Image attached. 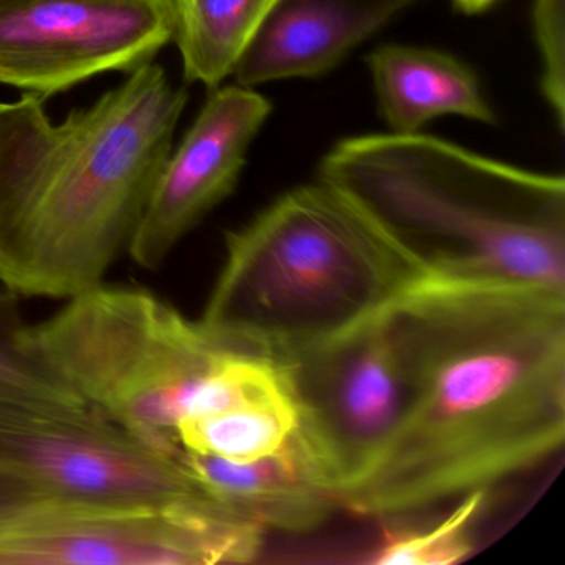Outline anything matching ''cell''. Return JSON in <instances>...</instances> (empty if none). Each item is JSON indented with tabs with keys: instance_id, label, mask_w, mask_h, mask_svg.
I'll use <instances>...</instances> for the list:
<instances>
[{
	"instance_id": "1",
	"label": "cell",
	"mask_w": 565,
	"mask_h": 565,
	"mask_svg": "<svg viewBox=\"0 0 565 565\" xmlns=\"http://www.w3.org/2000/svg\"><path fill=\"white\" fill-rule=\"evenodd\" d=\"M405 416L375 471L339 499L406 518L529 471L565 438V292L423 277L393 303Z\"/></svg>"
},
{
	"instance_id": "2",
	"label": "cell",
	"mask_w": 565,
	"mask_h": 565,
	"mask_svg": "<svg viewBox=\"0 0 565 565\" xmlns=\"http://www.w3.org/2000/svg\"><path fill=\"white\" fill-rule=\"evenodd\" d=\"M186 104V88L153 62L62 124L41 95L0 104V284L62 299L104 284Z\"/></svg>"
},
{
	"instance_id": "3",
	"label": "cell",
	"mask_w": 565,
	"mask_h": 565,
	"mask_svg": "<svg viewBox=\"0 0 565 565\" xmlns=\"http://www.w3.org/2000/svg\"><path fill=\"white\" fill-rule=\"evenodd\" d=\"M317 180L372 220L425 276L565 292V181L423 134L339 141Z\"/></svg>"
},
{
	"instance_id": "4",
	"label": "cell",
	"mask_w": 565,
	"mask_h": 565,
	"mask_svg": "<svg viewBox=\"0 0 565 565\" xmlns=\"http://www.w3.org/2000/svg\"><path fill=\"white\" fill-rule=\"evenodd\" d=\"M224 246L198 323L226 349L270 359L350 329L426 277L320 180L277 198Z\"/></svg>"
},
{
	"instance_id": "5",
	"label": "cell",
	"mask_w": 565,
	"mask_h": 565,
	"mask_svg": "<svg viewBox=\"0 0 565 565\" xmlns=\"http://www.w3.org/2000/svg\"><path fill=\"white\" fill-rule=\"evenodd\" d=\"M25 342L85 405L168 452L181 451L178 423L231 350L153 294L105 284L28 326Z\"/></svg>"
},
{
	"instance_id": "6",
	"label": "cell",
	"mask_w": 565,
	"mask_h": 565,
	"mask_svg": "<svg viewBox=\"0 0 565 565\" xmlns=\"http://www.w3.org/2000/svg\"><path fill=\"white\" fill-rule=\"evenodd\" d=\"M395 302L274 359L296 409L290 443L337 504L375 471L405 416L408 375L393 326Z\"/></svg>"
},
{
	"instance_id": "7",
	"label": "cell",
	"mask_w": 565,
	"mask_h": 565,
	"mask_svg": "<svg viewBox=\"0 0 565 565\" xmlns=\"http://www.w3.org/2000/svg\"><path fill=\"white\" fill-rule=\"evenodd\" d=\"M264 535L210 494L177 504L35 499L0 514V565L249 564Z\"/></svg>"
},
{
	"instance_id": "8",
	"label": "cell",
	"mask_w": 565,
	"mask_h": 565,
	"mask_svg": "<svg viewBox=\"0 0 565 565\" xmlns=\"http://www.w3.org/2000/svg\"><path fill=\"white\" fill-rule=\"evenodd\" d=\"M181 451L154 448L90 406L0 399V471L42 499L177 504L207 495Z\"/></svg>"
},
{
	"instance_id": "9",
	"label": "cell",
	"mask_w": 565,
	"mask_h": 565,
	"mask_svg": "<svg viewBox=\"0 0 565 565\" xmlns=\"http://www.w3.org/2000/svg\"><path fill=\"white\" fill-rule=\"evenodd\" d=\"M174 28V0H0V85L47 97L131 72Z\"/></svg>"
},
{
	"instance_id": "10",
	"label": "cell",
	"mask_w": 565,
	"mask_h": 565,
	"mask_svg": "<svg viewBox=\"0 0 565 565\" xmlns=\"http://www.w3.org/2000/svg\"><path fill=\"white\" fill-rule=\"evenodd\" d=\"M273 104L254 88L211 90L177 150L164 160L128 254L143 269H158L174 247L236 190L254 138Z\"/></svg>"
},
{
	"instance_id": "11",
	"label": "cell",
	"mask_w": 565,
	"mask_h": 565,
	"mask_svg": "<svg viewBox=\"0 0 565 565\" xmlns=\"http://www.w3.org/2000/svg\"><path fill=\"white\" fill-rule=\"evenodd\" d=\"M419 0H276L234 71L254 88L329 74Z\"/></svg>"
},
{
	"instance_id": "12",
	"label": "cell",
	"mask_w": 565,
	"mask_h": 565,
	"mask_svg": "<svg viewBox=\"0 0 565 565\" xmlns=\"http://www.w3.org/2000/svg\"><path fill=\"white\" fill-rule=\"evenodd\" d=\"M181 458L211 498L266 532H312L340 509L310 478L290 439L279 451L254 461L188 451H181Z\"/></svg>"
},
{
	"instance_id": "13",
	"label": "cell",
	"mask_w": 565,
	"mask_h": 565,
	"mask_svg": "<svg viewBox=\"0 0 565 565\" xmlns=\"http://www.w3.org/2000/svg\"><path fill=\"white\" fill-rule=\"evenodd\" d=\"M380 115L392 134H418L428 121L458 115L495 125L478 75L465 62L435 49L382 45L366 58Z\"/></svg>"
},
{
	"instance_id": "14",
	"label": "cell",
	"mask_w": 565,
	"mask_h": 565,
	"mask_svg": "<svg viewBox=\"0 0 565 565\" xmlns=\"http://www.w3.org/2000/svg\"><path fill=\"white\" fill-rule=\"evenodd\" d=\"M276 0H174L186 81L210 90L234 74Z\"/></svg>"
},
{
	"instance_id": "15",
	"label": "cell",
	"mask_w": 565,
	"mask_h": 565,
	"mask_svg": "<svg viewBox=\"0 0 565 565\" xmlns=\"http://www.w3.org/2000/svg\"><path fill=\"white\" fill-rule=\"evenodd\" d=\"M296 429V409L289 386L284 392L237 403L178 423L183 451L233 462L273 455L289 443Z\"/></svg>"
},
{
	"instance_id": "16",
	"label": "cell",
	"mask_w": 565,
	"mask_h": 565,
	"mask_svg": "<svg viewBox=\"0 0 565 565\" xmlns=\"http://www.w3.org/2000/svg\"><path fill=\"white\" fill-rule=\"evenodd\" d=\"M25 329L18 294L4 287L0 290V399L64 408L87 406L32 352Z\"/></svg>"
},
{
	"instance_id": "17",
	"label": "cell",
	"mask_w": 565,
	"mask_h": 565,
	"mask_svg": "<svg viewBox=\"0 0 565 565\" xmlns=\"http://www.w3.org/2000/svg\"><path fill=\"white\" fill-rule=\"evenodd\" d=\"M488 492L478 491L455 502L446 518L428 527L390 534L366 562L375 565H451L472 551V527Z\"/></svg>"
},
{
	"instance_id": "18",
	"label": "cell",
	"mask_w": 565,
	"mask_h": 565,
	"mask_svg": "<svg viewBox=\"0 0 565 565\" xmlns=\"http://www.w3.org/2000/svg\"><path fill=\"white\" fill-rule=\"evenodd\" d=\"M564 0H534L532 28L541 54V90L551 107L558 130L565 121Z\"/></svg>"
},
{
	"instance_id": "19",
	"label": "cell",
	"mask_w": 565,
	"mask_h": 565,
	"mask_svg": "<svg viewBox=\"0 0 565 565\" xmlns=\"http://www.w3.org/2000/svg\"><path fill=\"white\" fill-rule=\"evenodd\" d=\"M42 499L31 486L25 484L22 479L8 472L0 471V514L15 508V505L25 504L29 501Z\"/></svg>"
},
{
	"instance_id": "20",
	"label": "cell",
	"mask_w": 565,
	"mask_h": 565,
	"mask_svg": "<svg viewBox=\"0 0 565 565\" xmlns=\"http://www.w3.org/2000/svg\"><path fill=\"white\" fill-rule=\"evenodd\" d=\"M451 2L462 14L476 15L491 9L498 0H451Z\"/></svg>"
}]
</instances>
